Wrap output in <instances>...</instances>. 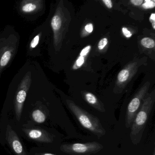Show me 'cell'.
Returning a JSON list of instances; mask_svg holds the SVG:
<instances>
[{
    "mask_svg": "<svg viewBox=\"0 0 155 155\" xmlns=\"http://www.w3.org/2000/svg\"><path fill=\"white\" fill-rule=\"evenodd\" d=\"M10 121L21 137L34 143L38 147L50 148L55 143L57 136L47 126L30 122L14 124Z\"/></svg>",
    "mask_w": 155,
    "mask_h": 155,
    "instance_id": "obj_1",
    "label": "cell"
},
{
    "mask_svg": "<svg viewBox=\"0 0 155 155\" xmlns=\"http://www.w3.org/2000/svg\"><path fill=\"white\" fill-rule=\"evenodd\" d=\"M69 109L81 125L98 138L106 135V131L98 118L87 112L72 101H68Z\"/></svg>",
    "mask_w": 155,
    "mask_h": 155,
    "instance_id": "obj_2",
    "label": "cell"
},
{
    "mask_svg": "<svg viewBox=\"0 0 155 155\" xmlns=\"http://www.w3.org/2000/svg\"><path fill=\"white\" fill-rule=\"evenodd\" d=\"M153 102L151 98H148L142 105L136 115L130 127V137L134 145L139 144L150 114Z\"/></svg>",
    "mask_w": 155,
    "mask_h": 155,
    "instance_id": "obj_3",
    "label": "cell"
},
{
    "mask_svg": "<svg viewBox=\"0 0 155 155\" xmlns=\"http://www.w3.org/2000/svg\"><path fill=\"white\" fill-rule=\"evenodd\" d=\"M103 148V145L96 141L64 143L59 147L61 152L70 155H91L99 152Z\"/></svg>",
    "mask_w": 155,
    "mask_h": 155,
    "instance_id": "obj_4",
    "label": "cell"
},
{
    "mask_svg": "<svg viewBox=\"0 0 155 155\" xmlns=\"http://www.w3.org/2000/svg\"><path fill=\"white\" fill-rule=\"evenodd\" d=\"M5 145L7 144L15 155H29L20 136L9 120L6 128Z\"/></svg>",
    "mask_w": 155,
    "mask_h": 155,
    "instance_id": "obj_5",
    "label": "cell"
},
{
    "mask_svg": "<svg viewBox=\"0 0 155 155\" xmlns=\"http://www.w3.org/2000/svg\"><path fill=\"white\" fill-rule=\"evenodd\" d=\"M85 98L88 103L99 111L104 112L106 111L104 107L100 104V102H99L96 96H94L92 93H86L85 95Z\"/></svg>",
    "mask_w": 155,
    "mask_h": 155,
    "instance_id": "obj_6",
    "label": "cell"
},
{
    "mask_svg": "<svg viewBox=\"0 0 155 155\" xmlns=\"http://www.w3.org/2000/svg\"><path fill=\"white\" fill-rule=\"evenodd\" d=\"M49 148L39 147H33L31 149L29 155H57L51 152Z\"/></svg>",
    "mask_w": 155,
    "mask_h": 155,
    "instance_id": "obj_7",
    "label": "cell"
},
{
    "mask_svg": "<svg viewBox=\"0 0 155 155\" xmlns=\"http://www.w3.org/2000/svg\"><path fill=\"white\" fill-rule=\"evenodd\" d=\"M51 27L54 30L57 31L61 27V20L60 17L58 15L54 16L51 20Z\"/></svg>",
    "mask_w": 155,
    "mask_h": 155,
    "instance_id": "obj_8",
    "label": "cell"
},
{
    "mask_svg": "<svg viewBox=\"0 0 155 155\" xmlns=\"http://www.w3.org/2000/svg\"><path fill=\"white\" fill-rule=\"evenodd\" d=\"M11 56V52L10 51H6L2 57L1 59L0 60V65L2 67L6 66L10 60Z\"/></svg>",
    "mask_w": 155,
    "mask_h": 155,
    "instance_id": "obj_9",
    "label": "cell"
},
{
    "mask_svg": "<svg viewBox=\"0 0 155 155\" xmlns=\"http://www.w3.org/2000/svg\"><path fill=\"white\" fill-rule=\"evenodd\" d=\"M141 44L143 47L146 48H153L155 47V41L152 39L148 38H145L141 40Z\"/></svg>",
    "mask_w": 155,
    "mask_h": 155,
    "instance_id": "obj_10",
    "label": "cell"
},
{
    "mask_svg": "<svg viewBox=\"0 0 155 155\" xmlns=\"http://www.w3.org/2000/svg\"><path fill=\"white\" fill-rule=\"evenodd\" d=\"M129 76V72L127 70H123L119 73L118 75V79L120 82L126 81Z\"/></svg>",
    "mask_w": 155,
    "mask_h": 155,
    "instance_id": "obj_11",
    "label": "cell"
},
{
    "mask_svg": "<svg viewBox=\"0 0 155 155\" xmlns=\"http://www.w3.org/2000/svg\"><path fill=\"white\" fill-rule=\"evenodd\" d=\"M37 7L35 4L32 3H28L22 7V10L27 13L32 12L36 9Z\"/></svg>",
    "mask_w": 155,
    "mask_h": 155,
    "instance_id": "obj_12",
    "label": "cell"
},
{
    "mask_svg": "<svg viewBox=\"0 0 155 155\" xmlns=\"http://www.w3.org/2000/svg\"><path fill=\"white\" fill-rule=\"evenodd\" d=\"M155 6V2L151 1H145V3L142 5V7L145 9L153 8Z\"/></svg>",
    "mask_w": 155,
    "mask_h": 155,
    "instance_id": "obj_13",
    "label": "cell"
},
{
    "mask_svg": "<svg viewBox=\"0 0 155 155\" xmlns=\"http://www.w3.org/2000/svg\"><path fill=\"white\" fill-rule=\"evenodd\" d=\"M108 40L106 38L102 39L100 41H99L98 45L99 49L102 50L105 48V46L107 44Z\"/></svg>",
    "mask_w": 155,
    "mask_h": 155,
    "instance_id": "obj_14",
    "label": "cell"
},
{
    "mask_svg": "<svg viewBox=\"0 0 155 155\" xmlns=\"http://www.w3.org/2000/svg\"><path fill=\"white\" fill-rule=\"evenodd\" d=\"M39 35H37L33 38L31 43L30 46L32 48H35L38 45L39 41Z\"/></svg>",
    "mask_w": 155,
    "mask_h": 155,
    "instance_id": "obj_15",
    "label": "cell"
},
{
    "mask_svg": "<svg viewBox=\"0 0 155 155\" xmlns=\"http://www.w3.org/2000/svg\"><path fill=\"white\" fill-rule=\"evenodd\" d=\"M91 48V47L90 46H87V47H85V48H84L82 49V50L81 51V52L80 56L84 57V56L87 55V53L89 52Z\"/></svg>",
    "mask_w": 155,
    "mask_h": 155,
    "instance_id": "obj_16",
    "label": "cell"
},
{
    "mask_svg": "<svg viewBox=\"0 0 155 155\" xmlns=\"http://www.w3.org/2000/svg\"><path fill=\"white\" fill-rule=\"evenodd\" d=\"M84 62V57L80 56V57H79L78 58L77 60V61H76V64H77V66H78V67H80L81 65H83Z\"/></svg>",
    "mask_w": 155,
    "mask_h": 155,
    "instance_id": "obj_17",
    "label": "cell"
},
{
    "mask_svg": "<svg viewBox=\"0 0 155 155\" xmlns=\"http://www.w3.org/2000/svg\"><path fill=\"white\" fill-rule=\"evenodd\" d=\"M85 30L87 32L89 33H91L93 30V25L91 23H89L85 26Z\"/></svg>",
    "mask_w": 155,
    "mask_h": 155,
    "instance_id": "obj_18",
    "label": "cell"
},
{
    "mask_svg": "<svg viewBox=\"0 0 155 155\" xmlns=\"http://www.w3.org/2000/svg\"><path fill=\"white\" fill-rule=\"evenodd\" d=\"M122 30L123 34H124L126 37H127V38H130L131 35H132L130 31H129L126 28H122Z\"/></svg>",
    "mask_w": 155,
    "mask_h": 155,
    "instance_id": "obj_19",
    "label": "cell"
},
{
    "mask_svg": "<svg viewBox=\"0 0 155 155\" xmlns=\"http://www.w3.org/2000/svg\"><path fill=\"white\" fill-rule=\"evenodd\" d=\"M103 2L108 8H112V2L110 0H103Z\"/></svg>",
    "mask_w": 155,
    "mask_h": 155,
    "instance_id": "obj_20",
    "label": "cell"
},
{
    "mask_svg": "<svg viewBox=\"0 0 155 155\" xmlns=\"http://www.w3.org/2000/svg\"><path fill=\"white\" fill-rule=\"evenodd\" d=\"M130 2L136 6H140L143 3V0H131Z\"/></svg>",
    "mask_w": 155,
    "mask_h": 155,
    "instance_id": "obj_21",
    "label": "cell"
},
{
    "mask_svg": "<svg viewBox=\"0 0 155 155\" xmlns=\"http://www.w3.org/2000/svg\"><path fill=\"white\" fill-rule=\"evenodd\" d=\"M150 21H151V23L153 22H155V13H152L151 14V16H150Z\"/></svg>",
    "mask_w": 155,
    "mask_h": 155,
    "instance_id": "obj_22",
    "label": "cell"
},
{
    "mask_svg": "<svg viewBox=\"0 0 155 155\" xmlns=\"http://www.w3.org/2000/svg\"><path fill=\"white\" fill-rule=\"evenodd\" d=\"M152 155H155V152H153V154Z\"/></svg>",
    "mask_w": 155,
    "mask_h": 155,
    "instance_id": "obj_23",
    "label": "cell"
}]
</instances>
